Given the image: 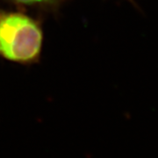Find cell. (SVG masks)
<instances>
[{"instance_id":"obj_1","label":"cell","mask_w":158,"mask_h":158,"mask_svg":"<svg viewBox=\"0 0 158 158\" xmlns=\"http://www.w3.org/2000/svg\"><path fill=\"white\" fill-rule=\"evenodd\" d=\"M42 32L38 24L21 13L0 14V54L19 62H30L40 55Z\"/></svg>"},{"instance_id":"obj_2","label":"cell","mask_w":158,"mask_h":158,"mask_svg":"<svg viewBox=\"0 0 158 158\" xmlns=\"http://www.w3.org/2000/svg\"><path fill=\"white\" fill-rule=\"evenodd\" d=\"M16 3L27 5V6H34V5H48L52 4L56 0H13Z\"/></svg>"},{"instance_id":"obj_3","label":"cell","mask_w":158,"mask_h":158,"mask_svg":"<svg viewBox=\"0 0 158 158\" xmlns=\"http://www.w3.org/2000/svg\"><path fill=\"white\" fill-rule=\"evenodd\" d=\"M129 1H131V2H132V3H133V4H134V5H135V6H136V4H135V1H134V0H129Z\"/></svg>"}]
</instances>
